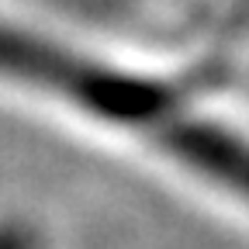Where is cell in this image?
Here are the masks:
<instances>
[{
    "label": "cell",
    "instance_id": "cell-1",
    "mask_svg": "<svg viewBox=\"0 0 249 249\" xmlns=\"http://www.w3.org/2000/svg\"><path fill=\"white\" fill-rule=\"evenodd\" d=\"M0 80L49 93L101 128L128 142H142L149 152L170 139L194 93L173 76L107 62L87 49L45 38L4 18H0Z\"/></svg>",
    "mask_w": 249,
    "mask_h": 249
},
{
    "label": "cell",
    "instance_id": "cell-2",
    "mask_svg": "<svg viewBox=\"0 0 249 249\" xmlns=\"http://www.w3.org/2000/svg\"><path fill=\"white\" fill-rule=\"evenodd\" d=\"M0 249H45V242L24 222H0Z\"/></svg>",
    "mask_w": 249,
    "mask_h": 249
}]
</instances>
